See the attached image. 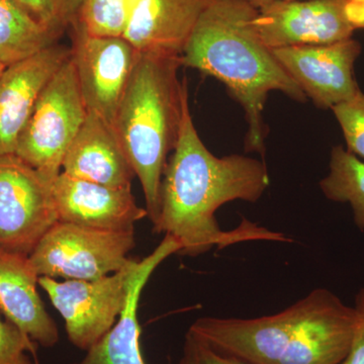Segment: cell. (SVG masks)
I'll list each match as a JSON object with an SVG mask.
<instances>
[{
  "label": "cell",
  "mask_w": 364,
  "mask_h": 364,
  "mask_svg": "<svg viewBox=\"0 0 364 364\" xmlns=\"http://www.w3.org/2000/svg\"><path fill=\"white\" fill-rule=\"evenodd\" d=\"M269 183L263 160L241 154L220 158L205 147L193 123L188 95L178 140L163 176L153 231L173 236L181 246L179 255L189 257L241 242H291L286 235L246 219L232 231H223L215 220V210L225 203L258 202Z\"/></svg>",
  "instance_id": "obj_1"
},
{
  "label": "cell",
  "mask_w": 364,
  "mask_h": 364,
  "mask_svg": "<svg viewBox=\"0 0 364 364\" xmlns=\"http://www.w3.org/2000/svg\"><path fill=\"white\" fill-rule=\"evenodd\" d=\"M257 7L249 0H208L181 56L182 66L196 69L227 86L245 112V149L264 156L267 129L263 109L272 91L305 102L306 97L280 65L254 26Z\"/></svg>",
  "instance_id": "obj_2"
},
{
  "label": "cell",
  "mask_w": 364,
  "mask_h": 364,
  "mask_svg": "<svg viewBox=\"0 0 364 364\" xmlns=\"http://www.w3.org/2000/svg\"><path fill=\"white\" fill-rule=\"evenodd\" d=\"M358 314L327 289H316L274 315L203 317L191 332L218 350L253 364H340L348 353Z\"/></svg>",
  "instance_id": "obj_3"
},
{
  "label": "cell",
  "mask_w": 364,
  "mask_h": 364,
  "mask_svg": "<svg viewBox=\"0 0 364 364\" xmlns=\"http://www.w3.org/2000/svg\"><path fill=\"white\" fill-rule=\"evenodd\" d=\"M181 66V56L139 53L114 119V132L141 182L153 225L159 215L163 176L178 140L188 95L186 79H178Z\"/></svg>",
  "instance_id": "obj_4"
},
{
  "label": "cell",
  "mask_w": 364,
  "mask_h": 364,
  "mask_svg": "<svg viewBox=\"0 0 364 364\" xmlns=\"http://www.w3.org/2000/svg\"><path fill=\"white\" fill-rule=\"evenodd\" d=\"M72 56L41 93L16 155L53 182L87 116Z\"/></svg>",
  "instance_id": "obj_5"
},
{
  "label": "cell",
  "mask_w": 364,
  "mask_h": 364,
  "mask_svg": "<svg viewBox=\"0 0 364 364\" xmlns=\"http://www.w3.org/2000/svg\"><path fill=\"white\" fill-rule=\"evenodd\" d=\"M135 230L105 231L57 221L30 254L39 277L97 280L129 264Z\"/></svg>",
  "instance_id": "obj_6"
},
{
  "label": "cell",
  "mask_w": 364,
  "mask_h": 364,
  "mask_svg": "<svg viewBox=\"0 0 364 364\" xmlns=\"http://www.w3.org/2000/svg\"><path fill=\"white\" fill-rule=\"evenodd\" d=\"M138 262L131 259L123 269L97 280L57 282L39 277V286L65 321L71 344L80 350H90L114 327L128 301L132 275Z\"/></svg>",
  "instance_id": "obj_7"
},
{
  "label": "cell",
  "mask_w": 364,
  "mask_h": 364,
  "mask_svg": "<svg viewBox=\"0 0 364 364\" xmlns=\"http://www.w3.org/2000/svg\"><path fill=\"white\" fill-rule=\"evenodd\" d=\"M57 221L52 182L16 154L0 155V249L30 256Z\"/></svg>",
  "instance_id": "obj_8"
},
{
  "label": "cell",
  "mask_w": 364,
  "mask_h": 364,
  "mask_svg": "<svg viewBox=\"0 0 364 364\" xmlns=\"http://www.w3.org/2000/svg\"><path fill=\"white\" fill-rule=\"evenodd\" d=\"M348 0H272L255 6L254 26L270 50L351 39Z\"/></svg>",
  "instance_id": "obj_9"
},
{
  "label": "cell",
  "mask_w": 364,
  "mask_h": 364,
  "mask_svg": "<svg viewBox=\"0 0 364 364\" xmlns=\"http://www.w3.org/2000/svg\"><path fill=\"white\" fill-rule=\"evenodd\" d=\"M72 30L71 56L86 109L114 127L139 53L123 37H98Z\"/></svg>",
  "instance_id": "obj_10"
},
{
  "label": "cell",
  "mask_w": 364,
  "mask_h": 364,
  "mask_svg": "<svg viewBox=\"0 0 364 364\" xmlns=\"http://www.w3.org/2000/svg\"><path fill=\"white\" fill-rule=\"evenodd\" d=\"M363 47L348 39L328 45L294 46L273 55L316 107L332 109L360 91L354 65Z\"/></svg>",
  "instance_id": "obj_11"
},
{
  "label": "cell",
  "mask_w": 364,
  "mask_h": 364,
  "mask_svg": "<svg viewBox=\"0 0 364 364\" xmlns=\"http://www.w3.org/2000/svg\"><path fill=\"white\" fill-rule=\"evenodd\" d=\"M58 221L105 231L135 230L148 217L131 188H111L61 172L52 182Z\"/></svg>",
  "instance_id": "obj_12"
},
{
  "label": "cell",
  "mask_w": 364,
  "mask_h": 364,
  "mask_svg": "<svg viewBox=\"0 0 364 364\" xmlns=\"http://www.w3.org/2000/svg\"><path fill=\"white\" fill-rule=\"evenodd\" d=\"M71 56V48L55 44L0 75V155L16 154L18 140L41 93Z\"/></svg>",
  "instance_id": "obj_13"
},
{
  "label": "cell",
  "mask_w": 364,
  "mask_h": 364,
  "mask_svg": "<svg viewBox=\"0 0 364 364\" xmlns=\"http://www.w3.org/2000/svg\"><path fill=\"white\" fill-rule=\"evenodd\" d=\"M208 0H136L123 38L138 53L181 56Z\"/></svg>",
  "instance_id": "obj_14"
},
{
  "label": "cell",
  "mask_w": 364,
  "mask_h": 364,
  "mask_svg": "<svg viewBox=\"0 0 364 364\" xmlns=\"http://www.w3.org/2000/svg\"><path fill=\"white\" fill-rule=\"evenodd\" d=\"M61 172L119 188H131L136 176L114 127L90 112L67 150Z\"/></svg>",
  "instance_id": "obj_15"
},
{
  "label": "cell",
  "mask_w": 364,
  "mask_h": 364,
  "mask_svg": "<svg viewBox=\"0 0 364 364\" xmlns=\"http://www.w3.org/2000/svg\"><path fill=\"white\" fill-rule=\"evenodd\" d=\"M39 277L28 255L0 249V311L36 343L51 348L59 330L38 293Z\"/></svg>",
  "instance_id": "obj_16"
},
{
  "label": "cell",
  "mask_w": 364,
  "mask_h": 364,
  "mask_svg": "<svg viewBox=\"0 0 364 364\" xmlns=\"http://www.w3.org/2000/svg\"><path fill=\"white\" fill-rule=\"evenodd\" d=\"M181 246L171 235H165L161 243L147 257L139 261L132 275L128 301L116 324L93 345L82 360L72 364H146L140 346L141 327L138 306L141 294L151 274Z\"/></svg>",
  "instance_id": "obj_17"
},
{
  "label": "cell",
  "mask_w": 364,
  "mask_h": 364,
  "mask_svg": "<svg viewBox=\"0 0 364 364\" xmlns=\"http://www.w3.org/2000/svg\"><path fill=\"white\" fill-rule=\"evenodd\" d=\"M61 37L33 20L13 0H0V62L9 67L57 44Z\"/></svg>",
  "instance_id": "obj_18"
},
{
  "label": "cell",
  "mask_w": 364,
  "mask_h": 364,
  "mask_svg": "<svg viewBox=\"0 0 364 364\" xmlns=\"http://www.w3.org/2000/svg\"><path fill=\"white\" fill-rule=\"evenodd\" d=\"M318 186L328 200L350 205L356 227L364 232V160L343 146H334L329 172Z\"/></svg>",
  "instance_id": "obj_19"
},
{
  "label": "cell",
  "mask_w": 364,
  "mask_h": 364,
  "mask_svg": "<svg viewBox=\"0 0 364 364\" xmlns=\"http://www.w3.org/2000/svg\"><path fill=\"white\" fill-rule=\"evenodd\" d=\"M136 0H81L72 28L98 37H123Z\"/></svg>",
  "instance_id": "obj_20"
},
{
  "label": "cell",
  "mask_w": 364,
  "mask_h": 364,
  "mask_svg": "<svg viewBox=\"0 0 364 364\" xmlns=\"http://www.w3.org/2000/svg\"><path fill=\"white\" fill-rule=\"evenodd\" d=\"M343 133L346 149L364 160V93L332 109Z\"/></svg>",
  "instance_id": "obj_21"
},
{
  "label": "cell",
  "mask_w": 364,
  "mask_h": 364,
  "mask_svg": "<svg viewBox=\"0 0 364 364\" xmlns=\"http://www.w3.org/2000/svg\"><path fill=\"white\" fill-rule=\"evenodd\" d=\"M35 343L18 326L0 317V364H39Z\"/></svg>",
  "instance_id": "obj_22"
},
{
  "label": "cell",
  "mask_w": 364,
  "mask_h": 364,
  "mask_svg": "<svg viewBox=\"0 0 364 364\" xmlns=\"http://www.w3.org/2000/svg\"><path fill=\"white\" fill-rule=\"evenodd\" d=\"M178 364H253L245 359L218 350L188 330Z\"/></svg>",
  "instance_id": "obj_23"
},
{
  "label": "cell",
  "mask_w": 364,
  "mask_h": 364,
  "mask_svg": "<svg viewBox=\"0 0 364 364\" xmlns=\"http://www.w3.org/2000/svg\"><path fill=\"white\" fill-rule=\"evenodd\" d=\"M26 14L53 32L62 36L65 26L60 18L57 0H13Z\"/></svg>",
  "instance_id": "obj_24"
},
{
  "label": "cell",
  "mask_w": 364,
  "mask_h": 364,
  "mask_svg": "<svg viewBox=\"0 0 364 364\" xmlns=\"http://www.w3.org/2000/svg\"><path fill=\"white\" fill-rule=\"evenodd\" d=\"M354 306L358 314V325L348 353L340 364H364V287L356 294Z\"/></svg>",
  "instance_id": "obj_25"
},
{
  "label": "cell",
  "mask_w": 364,
  "mask_h": 364,
  "mask_svg": "<svg viewBox=\"0 0 364 364\" xmlns=\"http://www.w3.org/2000/svg\"><path fill=\"white\" fill-rule=\"evenodd\" d=\"M81 0H57L60 18L65 28H69L75 21Z\"/></svg>",
  "instance_id": "obj_26"
},
{
  "label": "cell",
  "mask_w": 364,
  "mask_h": 364,
  "mask_svg": "<svg viewBox=\"0 0 364 364\" xmlns=\"http://www.w3.org/2000/svg\"><path fill=\"white\" fill-rule=\"evenodd\" d=\"M347 11L355 30H364V0H348Z\"/></svg>",
  "instance_id": "obj_27"
},
{
  "label": "cell",
  "mask_w": 364,
  "mask_h": 364,
  "mask_svg": "<svg viewBox=\"0 0 364 364\" xmlns=\"http://www.w3.org/2000/svg\"><path fill=\"white\" fill-rule=\"evenodd\" d=\"M251 4H253L254 6H257V4H262V2L272 1V0H249Z\"/></svg>",
  "instance_id": "obj_28"
},
{
  "label": "cell",
  "mask_w": 364,
  "mask_h": 364,
  "mask_svg": "<svg viewBox=\"0 0 364 364\" xmlns=\"http://www.w3.org/2000/svg\"><path fill=\"white\" fill-rule=\"evenodd\" d=\"M6 67L4 65V64L0 62V75H1L2 72H4V69H6Z\"/></svg>",
  "instance_id": "obj_29"
}]
</instances>
